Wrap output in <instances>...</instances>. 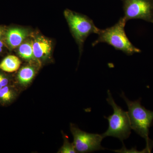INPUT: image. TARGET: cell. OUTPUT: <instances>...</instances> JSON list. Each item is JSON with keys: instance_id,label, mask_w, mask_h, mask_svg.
Returning a JSON list of instances; mask_svg holds the SVG:
<instances>
[{"instance_id": "obj_1", "label": "cell", "mask_w": 153, "mask_h": 153, "mask_svg": "<svg viewBox=\"0 0 153 153\" xmlns=\"http://www.w3.org/2000/svg\"><path fill=\"white\" fill-rule=\"evenodd\" d=\"M128 108L129 118L131 129L144 138L146 148L151 151L153 147V141L149 138V131L153 123V111L146 109L141 104V98L131 101L127 98L123 92L120 94Z\"/></svg>"}, {"instance_id": "obj_2", "label": "cell", "mask_w": 153, "mask_h": 153, "mask_svg": "<svg viewBox=\"0 0 153 153\" xmlns=\"http://www.w3.org/2000/svg\"><path fill=\"white\" fill-rule=\"evenodd\" d=\"M126 22L121 18L115 25L104 30L100 29L98 37L92 44L95 46L100 43H105L116 50L122 51L127 55L140 53L141 51L132 44L126 34L125 27Z\"/></svg>"}, {"instance_id": "obj_3", "label": "cell", "mask_w": 153, "mask_h": 153, "mask_svg": "<svg viewBox=\"0 0 153 153\" xmlns=\"http://www.w3.org/2000/svg\"><path fill=\"white\" fill-rule=\"evenodd\" d=\"M107 94L108 97L106 99L107 101L112 107L114 112L108 117H105L108 121V127L107 130L102 134L104 138L107 137L117 138L123 142L131 134L128 113L116 103L109 90H108Z\"/></svg>"}, {"instance_id": "obj_4", "label": "cell", "mask_w": 153, "mask_h": 153, "mask_svg": "<svg viewBox=\"0 0 153 153\" xmlns=\"http://www.w3.org/2000/svg\"><path fill=\"white\" fill-rule=\"evenodd\" d=\"M64 15L70 31L80 48L90 34H97L99 31L93 21L86 16L68 9L64 11Z\"/></svg>"}, {"instance_id": "obj_5", "label": "cell", "mask_w": 153, "mask_h": 153, "mask_svg": "<svg viewBox=\"0 0 153 153\" xmlns=\"http://www.w3.org/2000/svg\"><path fill=\"white\" fill-rule=\"evenodd\" d=\"M126 22L142 19L153 23V0H121Z\"/></svg>"}, {"instance_id": "obj_6", "label": "cell", "mask_w": 153, "mask_h": 153, "mask_svg": "<svg viewBox=\"0 0 153 153\" xmlns=\"http://www.w3.org/2000/svg\"><path fill=\"white\" fill-rule=\"evenodd\" d=\"M71 131L74 137L73 144L77 152L88 153L103 150L101 143L104 137L102 134L89 133L71 125Z\"/></svg>"}, {"instance_id": "obj_7", "label": "cell", "mask_w": 153, "mask_h": 153, "mask_svg": "<svg viewBox=\"0 0 153 153\" xmlns=\"http://www.w3.org/2000/svg\"><path fill=\"white\" fill-rule=\"evenodd\" d=\"M32 42L35 58L45 59L49 57L52 49V42L50 40L43 36H39Z\"/></svg>"}, {"instance_id": "obj_8", "label": "cell", "mask_w": 153, "mask_h": 153, "mask_svg": "<svg viewBox=\"0 0 153 153\" xmlns=\"http://www.w3.org/2000/svg\"><path fill=\"white\" fill-rule=\"evenodd\" d=\"M27 36L28 32L25 29L11 28L6 33V41L9 47L13 49L21 45Z\"/></svg>"}, {"instance_id": "obj_9", "label": "cell", "mask_w": 153, "mask_h": 153, "mask_svg": "<svg viewBox=\"0 0 153 153\" xmlns=\"http://www.w3.org/2000/svg\"><path fill=\"white\" fill-rule=\"evenodd\" d=\"M21 64V61L16 56L9 55L0 63V69L6 72H13L19 69Z\"/></svg>"}, {"instance_id": "obj_10", "label": "cell", "mask_w": 153, "mask_h": 153, "mask_svg": "<svg viewBox=\"0 0 153 153\" xmlns=\"http://www.w3.org/2000/svg\"><path fill=\"white\" fill-rule=\"evenodd\" d=\"M36 74L35 69L30 66H26L21 68L18 74V79L22 85L29 84Z\"/></svg>"}, {"instance_id": "obj_11", "label": "cell", "mask_w": 153, "mask_h": 153, "mask_svg": "<svg viewBox=\"0 0 153 153\" xmlns=\"http://www.w3.org/2000/svg\"><path fill=\"white\" fill-rule=\"evenodd\" d=\"M19 53L23 59L27 60H35L36 59L33 53V42H26L20 45Z\"/></svg>"}, {"instance_id": "obj_12", "label": "cell", "mask_w": 153, "mask_h": 153, "mask_svg": "<svg viewBox=\"0 0 153 153\" xmlns=\"http://www.w3.org/2000/svg\"><path fill=\"white\" fill-rule=\"evenodd\" d=\"M15 96L13 90L8 85L0 89V102L3 103H9L13 100Z\"/></svg>"}, {"instance_id": "obj_13", "label": "cell", "mask_w": 153, "mask_h": 153, "mask_svg": "<svg viewBox=\"0 0 153 153\" xmlns=\"http://www.w3.org/2000/svg\"><path fill=\"white\" fill-rule=\"evenodd\" d=\"M59 152L61 153H75L77 152L75 149L74 144L69 143L68 139L64 137V143L60 149Z\"/></svg>"}, {"instance_id": "obj_14", "label": "cell", "mask_w": 153, "mask_h": 153, "mask_svg": "<svg viewBox=\"0 0 153 153\" xmlns=\"http://www.w3.org/2000/svg\"><path fill=\"white\" fill-rule=\"evenodd\" d=\"M8 83L9 80L8 78L3 74H0V89L6 85H7Z\"/></svg>"}, {"instance_id": "obj_15", "label": "cell", "mask_w": 153, "mask_h": 153, "mask_svg": "<svg viewBox=\"0 0 153 153\" xmlns=\"http://www.w3.org/2000/svg\"><path fill=\"white\" fill-rule=\"evenodd\" d=\"M3 35V31L1 29H0V38Z\"/></svg>"}, {"instance_id": "obj_16", "label": "cell", "mask_w": 153, "mask_h": 153, "mask_svg": "<svg viewBox=\"0 0 153 153\" xmlns=\"http://www.w3.org/2000/svg\"><path fill=\"white\" fill-rule=\"evenodd\" d=\"M3 46H4V44H3V42L0 41V48H2Z\"/></svg>"}, {"instance_id": "obj_17", "label": "cell", "mask_w": 153, "mask_h": 153, "mask_svg": "<svg viewBox=\"0 0 153 153\" xmlns=\"http://www.w3.org/2000/svg\"><path fill=\"white\" fill-rule=\"evenodd\" d=\"M2 48H0V53L2 52Z\"/></svg>"}]
</instances>
